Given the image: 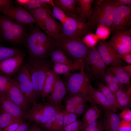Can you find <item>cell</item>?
Instances as JSON below:
<instances>
[{
    "label": "cell",
    "instance_id": "cell-52",
    "mask_svg": "<svg viewBox=\"0 0 131 131\" xmlns=\"http://www.w3.org/2000/svg\"><path fill=\"white\" fill-rule=\"evenodd\" d=\"M119 56L121 59L129 64H131V53L128 54L120 55Z\"/></svg>",
    "mask_w": 131,
    "mask_h": 131
},
{
    "label": "cell",
    "instance_id": "cell-20",
    "mask_svg": "<svg viewBox=\"0 0 131 131\" xmlns=\"http://www.w3.org/2000/svg\"><path fill=\"white\" fill-rule=\"evenodd\" d=\"M93 0H78L76 11L78 16L82 19L89 22L91 18Z\"/></svg>",
    "mask_w": 131,
    "mask_h": 131
},
{
    "label": "cell",
    "instance_id": "cell-6",
    "mask_svg": "<svg viewBox=\"0 0 131 131\" xmlns=\"http://www.w3.org/2000/svg\"><path fill=\"white\" fill-rule=\"evenodd\" d=\"M83 61L84 71L89 79H103L106 66L96 48L90 47Z\"/></svg>",
    "mask_w": 131,
    "mask_h": 131
},
{
    "label": "cell",
    "instance_id": "cell-37",
    "mask_svg": "<svg viewBox=\"0 0 131 131\" xmlns=\"http://www.w3.org/2000/svg\"><path fill=\"white\" fill-rule=\"evenodd\" d=\"M15 21L3 15H0V33L11 30Z\"/></svg>",
    "mask_w": 131,
    "mask_h": 131
},
{
    "label": "cell",
    "instance_id": "cell-8",
    "mask_svg": "<svg viewBox=\"0 0 131 131\" xmlns=\"http://www.w3.org/2000/svg\"><path fill=\"white\" fill-rule=\"evenodd\" d=\"M13 78L18 86L31 104L34 102V90L29 69L23 62Z\"/></svg>",
    "mask_w": 131,
    "mask_h": 131
},
{
    "label": "cell",
    "instance_id": "cell-18",
    "mask_svg": "<svg viewBox=\"0 0 131 131\" xmlns=\"http://www.w3.org/2000/svg\"><path fill=\"white\" fill-rule=\"evenodd\" d=\"M104 120L103 121L107 131H117L121 121L119 115L113 110L104 108Z\"/></svg>",
    "mask_w": 131,
    "mask_h": 131
},
{
    "label": "cell",
    "instance_id": "cell-11",
    "mask_svg": "<svg viewBox=\"0 0 131 131\" xmlns=\"http://www.w3.org/2000/svg\"><path fill=\"white\" fill-rule=\"evenodd\" d=\"M3 15L23 25H32L36 22L29 12L20 6L13 5L0 8Z\"/></svg>",
    "mask_w": 131,
    "mask_h": 131
},
{
    "label": "cell",
    "instance_id": "cell-58",
    "mask_svg": "<svg viewBox=\"0 0 131 131\" xmlns=\"http://www.w3.org/2000/svg\"><path fill=\"white\" fill-rule=\"evenodd\" d=\"M103 131H107L106 130H105Z\"/></svg>",
    "mask_w": 131,
    "mask_h": 131
},
{
    "label": "cell",
    "instance_id": "cell-39",
    "mask_svg": "<svg viewBox=\"0 0 131 131\" xmlns=\"http://www.w3.org/2000/svg\"><path fill=\"white\" fill-rule=\"evenodd\" d=\"M99 112L96 106H93L87 109L82 117V124L85 123Z\"/></svg>",
    "mask_w": 131,
    "mask_h": 131
},
{
    "label": "cell",
    "instance_id": "cell-46",
    "mask_svg": "<svg viewBox=\"0 0 131 131\" xmlns=\"http://www.w3.org/2000/svg\"><path fill=\"white\" fill-rule=\"evenodd\" d=\"M100 112H99L85 123L82 124L80 131H81L85 127L97 121V120L100 116Z\"/></svg>",
    "mask_w": 131,
    "mask_h": 131
},
{
    "label": "cell",
    "instance_id": "cell-51",
    "mask_svg": "<svg viewBox=\"0 0 131 131\" xmlns=\"http://www.w3.org/2000/svg\"><path fill=\"white\" fill-rule=\"evenodd\" d=\"M105 130V126L103 122L102 124L96 127L89 129L84 128L81 131H103Z\"/></svg>",
    "mask_w": 131,
    "mask_h": 131
},
{
    "label": "cell",
    "instance_id": "cell-28",
    "mask_svg": "<svg viewBox=\"0 0 131 131\" xmlns=\"http://www.w3.org/2000/svg\"><path fill=\"white\" fill-rule=\"evenodd\" d=\"M115 95L117 101L121 107L126 108L131 106V87L129 86L126 89L123 88L118 90Z\"/></svg>",
    "mask_w": 131,
    "mask_h": 131
},
{
    "label": "cell",
    "instance_id": "cell-35",
    "mask_svg": "<svg viewBox=\"0 0 131 131\" xmlns=\"http://www.w3.org/2000/svg\"><path fill=\"white\" fill-rule=\"evenodd\" d=\"M14 82L11 77L0 72V94H6Z\"/></svg>",
    "mask_w": 131,
    "mask_h": 131
},
{
    "label": "cell",
    "instance_id": "cell-50",
    "mask_svg": "<svg viewBox=\"0 0 131 131\" xmlns=\"http://www.w3.org/2000/svg\"><path fill=\"white\" fill-rule=\"evenodd\" d=\"M65 108L64 111L67 113L75 114L76 105L68 104L65 105Z\"/></svg>",
    "mask_w": 131,
    "mask_h": 131
},
{
    "label": "cell",
    "instance_id": "cell-45",
    "mask_svg": "<svg viewBox=\"0 0 131 131\" xmlns=\"http://www.w3.org/2000/svg\"><path fill=\"white\" fill-rule=\"evenodd\" d=\"M86 105V102H85L77 106L74 114L77 117L81 116L85 111Z\"/></svg>",
    "mask_w": 131,
    "mask_h": 131
},
{
    "label": "cell",
    "instance_id": "cell-17",
    "mask_svg": "<svg viewBox=\"0 0 131 131\" xmlns=\"http://www.w3.org/2000/svg\"><path fill=\"white\" fill-rule=\"evenodd\" d=\"M1 109L15 116L25 118L26 113L10 99L6 94H0Z\"/></svg>",
    "mask_w": 131,
    "mask_h": 131
},
{
    "label": "cell",
    "instance_id": "cell-15",
    "mask_svg": "<svg viewBox=\"0 0 131 131\" xmlns=\"http://www.w3.org/2000/svg\"><path fill=\"white\" fill-rule=\"evenodd\" d=\"M6 94L12 101L26 114V112L29 111L30 109V106L31 104L14 81Z\"/></svg>",
    "mask_w": 131,
    "mask_h": 131
},
{
    "label": "cell",
    "instance_id": "cell-34",
    "mask_svg": "<svg viewBox=\"0 0 131 131\" xmlns=\"http://www.w3.org/2000/svg\"><path fill=\"white\" fill-rule=\"evenodd\" d=\"M23 52L18 49L0 46V61L17 56Z\"/></svg>",
    "mask_w": 131,
    "mask_h": 131
},
{
    "label": "cell",
    "instance_id": "cell-48",
    "mask_svg": "<svg viewBox=\"0 0 131 131\" xmlns=\"http://www.w3.org/2000/svg\"><path fill=\"white\" fill-rule=\"evenodd\" d=\"M32 122L30 121L28 122H24L20 124L15 131H29Z\"/></svg>",
    "mask_w": 131,
    "mask_h": 131
},
{
    "label": "cell",
    "instance_id": "cell-49",
    "mask_svg": "<svg viewBox=\"0 0 131 131\" xmlns=\"http://www.w3.org/2000/svg\"><path fill=\"white\" fill-rule=\"evenodd\" d=\"M23 123H15L10 124L4 129L2 131H15Z\"/></svg>",
    "mask_w": 131,
    "mask_h": 131
},
{
    "label": "cell",
    "instance_id": "cell-38",
    "mask_svg": "<svg viewBox=\"0 0 131 131\" xmlns=\"http://www.w3.org/2000/svg\"><path fill=\"white\" fill-rule=\"evenodd\" d=\"M52 16L54 18L59 20L61 24H63L68 18L67 16L61 9L55 6L52 7Z\"/></svg>",
    "mask_w": 131,
    "mask_h": 131
},
{
    "label": "cell",
    "instance_id": "cell-25",
    "mask_svg": "<svg viewBox=\"0 0 131 131\" xmlns=\"http://www.w3.org/2000/svg\"><path fill=\"white\" fill-rule=\"evenodd\" d=\"M78 16L69 17L62 24L60 34L70 37L74 38L77 30Z\"/></svg>",
    "mask_w": 131,
    "mask_h": 131
},
{
    "label": "cell",
    "instance_id": "cell-3",
    "mask_svg": "<svg viewBox=\"0 0 131 131\" xmlns=\"http://www.w3.org/2000/svg\"><path fill=\"white\" fill-rule=\"evenodd\" d=\"M53 39L55 41L57 48L62 51L73 62L83 60L90 48L85 44L82 38L59 34Z\"/></svg>",
    "mask_w": 131,
    "mask_h": 131
},
{
    "label": "cell",
    "instance_id": "cell-40",
    "mask_svg": "<svg viewBox=\"0 0 131 131\" xmlns=\"http://www.w3.org/2000/svg\"><path fill=\"white\" fill-rule=\"evenodd\" d=\"M62 114L64 127L77 120V117L74 114L66 112L64 110Z\"/></svg>",
    "mask_w": 131,
    "mask_h": 131
},
{
    "label": "cell",
    "instance_id": "cell-55",
    "mask_svg": "<svg viewBox=\"0 0 131 131\" xmlns=\"http://www.w3.org/2000/svg\"><path fill=\"white\" fill-rule=\"evenodd\" d=\"M29 131H44L34 123L31 125Z\"/></svg>",
    "mask_w": 131,
    "mask_h": 131
},
{
    "label": "cell",
    "instance_id": "cell-12",
    "mask_svg": "<svg viewBox=\"0 0 131 131\" xmlns=\"http://www.w3.org/2000/svg\"><path fill=\"white\" fill-rule=\"evenodd\" d=\"M96 49L99 53L106 66L110 67L121 65L122 60L119 54L115 50L109 42H100Z\"/></svg>",
    "mask_w": 131,
    "mask_h": 131
},
{
    "label": "cell",
    "instance_id": "cell-47",
    "mask_svg": "<svg viewBox=\"0 0 131 131\" xmlns=\"http://www.w3.org/2000/svg\"><path fill=\"white\" fill-rule=\"evenodd\" d=\"M103 79L106 84L112 82V74L108 68L106 69L103 75Z\"/></svg>",
    "mask_w": 131,
    "mask_h": 131
},
{
    "label": "cell",
    "instance_id": "cell-10",
    "mask_svg": "<svg viewBox=\"0 0 131 131\" xmlns=\"http://www.w3.org/2000/svg\"><path fill=\"white\" fill-rule=\"evenodd\" d=\"M131 28L114 33L109 42L119 54L131 53Z\"/></svg>",
    "mask_w": 131,
    "mask_h": 131
},
{
    "label": "cell",
    "instance_id": "cell-1",
    "mask_svg": "<svg viewBox=\"0 0 131 131\" xmlns=\"http://www.w3.org/2000/svg\"><path fill=\"white\" fill-rule=\"evenodd\" d=\"M31 26L23 43L28 49V56L37 58H48L50 52L57 48L55 41L37 25Z\"/></svg>",
    "mask_w": 131,
    "mask_h": 131
},
{
    "label": "cell",
    "instance_id": "cell-32",
    "mask_svg": "<svg viewBox=\"0 0 131 131\" xmlns=\"http://www.w3.org/2000/svg\"><path fill=\"white\" fill-rule=\"evenodd\" d=\"M12 30L16 44H23L26 34L23 25L15 21L13 25Z\"/></svg>",
    "mask_w": 131,
    "mask_h": 131
},
{
    "label": "cell",
    "instance_id": "cell-19",
    "mask_svg": "<svg viewBox=\"0 0 131 131\" xmlns=\"http://www.w3.org/2000/svg\"><path fill=\"white\" fill-rule=\"evenodd\" d=\"M52 70L56 74L64 75L73 72L75 71H80L83 67V60L74 61L69 64H62L53 63Z\"/></svg>",
    "mask_w": 131,
    "mask_h": 131
},
{
    "label": "cell",
    "instance_id": "cell-33",
    "mask_svg": "<svg viewBox=\"0 0 131 131\" xmlns=\"http://www.w3.org/2000/svg\"><path fill=\"white\" fill-rule=\"evenodd\" d=\"M77 20V30L74 38L82 39L92 29L88 22L82 19L78 16Z\"/></svg>",
    "mask_w": 131,
    "mask_h": 131
},
{
    "label": "cell",
    "instance_id": "cell-16",
    "mask_svg": "<svg viewBox=\"0 0 131 131\" xmlns=\"http://www.w3.org/2000/svg\"><path fill=\"white\" fill-rule=\"evenodd\" d=\"M51 7L52 6L49 4L45 3L28 11L35 20L37 25L44 31L46 19L49 15L52 14Z\"/></svg>",
    "mask_w": 131,
    "mask_h": 131
},
{
    "label": "cell",
    "instance_id": "cell-59",
    "mask_svg": "<svg viewBox=\"0 0 131 131\" xmlns=\"http://www.w3.org/2000/svg\"><path fill=\"white\" fill-rule=\"evenodd\" d=\"M1 37V36L0 33V38Z\"/></svg>",
    "mask_w": 131,
    "mask_h": 131
},
{
    "label": "cell",
    "instance_id": "cell-41",
    "mask_svg": "<svg viewBox=\"0 0 131 131\" xmlns=\"http://www.w3.org/2000/svg\"><path fill=\"white\" fill-rule=\"evenodd\" d=\"M82 124L81 121L77 120L65 127L63 131H80Z\"/></svg>",
    "mask_w": 131,
    "mask_h": 131
},
{
    "label": "cell",
    "instance_id": "cell-36",
    "mask_svg": "<svg viewBox=\"0 0 131 131\" xmlns=\"http://www.w3.org/2000/svg\"><path fill=\"white\" fill-rule=\"evenodd\" d=\"M45 3L49 4L52 7L55 6L53 0H28L27 2L22 6L29 11Z\"/></svg>",
    "mask_w": 131,
    "mask_h": 131
},
{
    "label": "cell",
    "instance_id": "cell-43",
    "mask_svg": "<svg viewBox=\"0 0 131 131\" xmlns=\"http://www.w3.org/2000/svg\"><path fill=\"white\" fill-rule=\"evenodd\" d=\"M106 86L115 95L118 90L123 88L124 86L123 84H119L113 82L106 84Z\"/></svg>",
    "mask_w": 131,
    "mask_h": 131
},
{
    "label": "cell",
    "instance_id": "cell-9",
    "mask_svg": "<svg viewBox=\"0 0 131 131\" xmlns=\"http://www.w3.org/2000/svg\"><path fill=\"white\" fill-rule=\"evenodd\" d=\"M131 5L118 6L110 27L112 33L131 29Z\"/></svg>",
    "mask_w": 131,
    "mask_h": 131
},
{
    "label": "cell",
    "instance_id": "cell-54",
    "mask_svg": "<svg viewBox=\"0 0 131 131\" xmlns=\"http://www.w3.org/2000/svg\"><path fill=\"white\" fill-rule=\"evenodd\" d=\"M13 5L11 1L9 0H0V8Z\"/></svg>",
    "mask_w": 131,
    "mask_h": 131
},
{
    "label": "cell",
    "instance_id": "cell-27",
    "mask_svg": "<svg viewBox=\"0 0 131 131\" xmlns=\"http://www.w3.org/2000/svg\"><path fill=\"white\" fill-rule=\"evenodd\" d=\"M111 73L118 80L121 84L129 85L130 83L131 76L121 65L109 67V68Z\"/></svg>",
    "mask_w": 131,
    "mask_h": 131
},
{
    "label": "cell",
    "instance_id": "cell-44",
    "mask_svg": "<svg viewBox=\"0 0 131 131\" xmlns=\"http://www.w3.org/2000/svg\"><path fill=\"white\" fill-rule=\"evenodd\" d=\"M117 131H131V122L121 121Z\"/></svg>",
    "mask_w": 131,
    "mask_h": 131
},
{
    "label": "cell",
    "instance_id": "cell-30",
    "mask_svg": "<svg viewBox=\"0 0 131 131\" xmlns=\"http://www.w3.org/2000/svg\"><path fill=\"white\" fill-rule=\"evenodd\" d=\"M98 90L105 96L109 103L116 109L123 110L124 108L120 106L116 100L115 95L113 94L107 87L104 84L97 82Z\"/></svg>",
    "mask_w": 131,
    "mask_h": 131
},
{
    "label": "cell",
    "instance_id": "cell-42",
    "mask_svg": "<svg viewBox=\"0 0 131 131\" xmlns=\"http://www.w3.org/2000/svg\"><path fill=\"white\" fill-rule=\"evenodd\" d=\"M120 118L125 121L131 122V110L128 109H124L119 115Z\"/></svg>",
    "mask_w": 131,
    "mask_h": 131
},
{
    "label": "cell",
    "instance_id": "cell-23",
    "mask_svg": "<svg viewBox=\"0 0 131 131\" xmlns=\"http://www.w3.org/2000/svg\"><path fill=\"white\" fill-rule=\"evenodd\" d=\"M88 88L90 96L96 104H98L104 108L110 109L116 112L117 109L109 103L104 95L98 90L95 89L90 82L88 84Z\"/></svg>",
    "mask_w": 131,
    "mask_h": 131
},
{
    "label": "cell",
    "instance_id": "cell-53",
    "mask_svg": "<svg viewBox=\"0 0 131 131\" xmlns=\"http://www.w3.org/2000/svg\"><path fill=\"white\" fill-rule=\"evenodd\" d=\"M116 4L118 7L125 6L131 4V0H115Z\"/></svg>",
    "mask_w": 131,
    "mask_h": 131
},
{
    "label": "cell",
    "instance_id": "cell-7",
    "mask_svg": "<svg viewBox=\"0 0 131 131\" xmlns=\"http://www.w3.org/2000/svg\"><path fill=\"white\" fill-rule=\"evenodd\" d=\"M32 104V107L25 115V118L38 125L45 123L56 113L60 111L57 107L47 102L40 103L35 102Z\"/></svg>",
    "mask_w": 131,
    "mask_h": 131
},
{
    "label": "cell",
    "instance_id": "cell-2",
    "mask_svg": "<svg viewBox=\"0 0 131 131\" xmlns=\"http://www.w3.org/2000/svg\"><path fill=\"white\" fill-rule=\"evenodd\" d=\"M30 73L36 102L41 96L43 84L48 72L52 69L53 63L48 58L41 59L29 56L24 62Z\"/></svg>",
    "mask_w": 131,
    "mask_h": 131
},
{
    "label": "cell",
    "instance_id": "cell-4",
    "mask_svg": "<svg viewBox=\"0 0 131 131\" xmlns=\"http://www.w3.org/2000/svg\"><path fill=\"white\" fill-rule=\"evenodd\" d=\"M64 77L63 82L67 93L70 95H82L92 106H96L89 94L88 86L89 79L84 71L83 67L80 72L71 73L64 75Z\"/></svg>",
    "mask_w": 131,
    "mask_h": 131
},
{
    "label": "cell",
    "instance_id": "cell-21",
    "mask_svg": "<svg viewBox=\"0 0 131 131\" xmlns=\"http://www.w3.org/2000/svg\"><path fill=\"white\" fill-rule=\"evenodd\" d=\"M38 126L44 131H63L64 125L62 112H57L46 123Z\"/></svg>",
    "mask_w": 131,
    "mask_h": 131
},
{
    "label": "cell",
    "instance_id": "cell-13",
    "mask_svg": "<svg viewBox=\"0 0 131 131\" xmlns=\"http://www.w3.org/2000/svg\"><path fill=\"white\" fill-rule=\"evenodd\" d=\"M66 93V88L64 82L61 79L59 75L57 74L53 90L50 95L46 97L47 102L62 112L64 110L62 105V101Z\"/></svg>",
    "mask_w": 131,
    "mask_h": 131
},
{
    "label": "cell",
    "instance_id": "cell-26",
    "mask_svg": "<svg viewBox=\"0 0 131 131\" xmlns=\"http://www.w3.org/2000/svg\"><path fill=\"white\" fill-rule=\"evenodd\" d=\"M56 75L57 74L52 69L48 72L43 84L40 96L43 101L52 91L56 81Z\"/></svg>",
    "mask_w": 131,
    "mask_h": 131
},
{
    "label": "cell",
    "instance_id": "cell-31",
    "mask_svg": "<svg viewBox=\"0 0 131 131\" xmlns=\"http://www.w3.org/2000/svg\"><path fill=\"white\" fill-rule=\"evenodd\" d=\"M49 57L51 61L54 63L69 64L74 62L64 52L57 48L50 52Z\"/></svg>",
    "mask_w": 131,
    "mask_h": 131
},
{
    "label": "cell",
    "instance_id": "cell-24",
    "mask_svg": "<svg viewBox=\"0 0 131 131\" xmlns=\"http://www.w3.org/2000/svg\"><path fill=\"white\" fill-rule=\"evenodd\" d=\"M61 26V24L57 22L51 14L46 19L44 31L47 35L53 39L60 34Z\"/></svg>",
    "mask_w": 131,
    "mask_h": 131
},
{
    "label": "cell",
    "instance_id": "cell-22",
    "mask_svg": "<svg viewBox=\"0 0 131 131\" xmlns=\"http://www.w3.org/2000/svg\"><path fill=\"white\" fill-rule=\"evenodd\" d=\"M77 1L78 0H53L55 6L69 17L78 15L76 11Z\"/></svg>",
    "mask_w": 131,
    "mask_h": 131
},
{
    "label": "cell",
    "instance_id": "cell-57",
    "mask_svg": "<svg viewBox=\"0 0 131 131\" xmlns=\"http://www.w3.org/2000/svg\"><path fill=\"white\" fill-rule=\"evenodd\" d=\"M112 82L117 83L119 84H122L119 82L117 79L112 74Z\"/></svg>",
    "mask_w": 131,
    "mask_h": 131
},
{
    "label": "cell",
    "instance_id": "cell-29",
    "mask_svg": "<svg viewBox=\"0 0 131 131\" xmlns=\"http://www.w3.org/2000/svg\"><path fill=\"white\" fill-rule=\"evenodd\" d=\"M0 113V131L11 124L24 122L23 118L15 116L1 109Z\"/></svg>",
    "mask_w": 131,
    "mask_h": 131
},
{
    "label": "cell",
    "instance_id": "cell-5",
    "mask_svg": "<svg viewBox=\"0 0 131 131\" xmlns=\"http://www.w3.org/2000/svg\"><path fill=\"white\" fill-rule=\"evenodd\" d=\"M118 7L115 0H102L99 3L93 11L91 19L88 22L92 28L101 25L110 28Z\"/></svg>",
    "mask_w": 131,
    "mask_h": 131
},
{
    "label": "cell",
    "instance_id": "cell-56",
    "mask_svg": "<svg viewBox=\"0 0 131 131\" xmlns=\"http://www.w3.org/2000/svg\"><path fill=\"white\" fill-rule=\"evenodd\" d=\"M124 69L131 75V65L130 64L125 66H123Z\"/></svg>",
    "mask_w": 131,
    "mask_h": 131
},
{
    "label": "cell",
    "instance_id": "cell-14",
    "mask_svg": "<svg viewBox=\"0 0 131 131\" xmlns=\"http://www.w3.org/2000/svg\"><path fill=\"white\" fill-rule=\"evenodd\" d=\"M25 55L23 52L17 56L0 61V72L11 77L22 64Z\"/></svg>",
    "mask_w": 131,
    "mask_h": 131
}]
</instances>
